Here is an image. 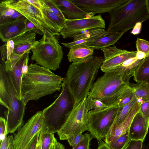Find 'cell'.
I'll list each match as a JSON object with an SVG mask.
<instances>
[{
    "label": "cell",
    "instance_id": "1",
    "mask_svg": "<svg viewBox=\"0 0 149 149\" xmlns=\"http://www.w3.org/2000/svg\"><path fill=\"white\" fill-rule=\"evenodd\" d=\"M63 79L48 68L36 63L30 64L22 79V94L24 104L26 105L29 100H37L59 91Z\"/></svg>",
    "mask_w": 149,
    "mask_h": 149
},
{
    "label": "cell",
    "instance_id": "2",
    "mask_svg": "<svg viewBox=\"0 0 149 149\" xmlns=\"http://www.w3.org/2000/svg\"><path fill=\"white\" fill-rule=\"evenodd\" d=\"M103 60L93 56L69 66L63 80L72 96L74 105L88 96Z\"/></svg>",
    "mask_w": 149,
    "mask_h": 149
},
{
    "label": "cell",
    "instance_id": "3",
    "mask_svg": "<svg viewBox=\"0 0 149 149\" xmlns=\"http://www.w3.org/2000/svg\"><path fill=\"white\" fill-rule=\"evenodd\" d=\"M0 102L8 109L4 112L7 133H14L24 125L26 105L15 89L10 72L1 63Z\"/></svg>",
    "mask_w": 149,
    "mask_h": 149
},
{
    "label": "cell",
    "instance_id": "4",
    "mask_svg": "<svg viewBox=\"0 0 149 149\" xmlns=\"http://www.w3.org/2000/svg\"><path fill=\"white\" fill-rule=\"evenodd\" d=\"M107 31L109 33L124 34L138 22L149 19L146 0H129L110 13Z\"/></svg>",
    "mask_w": 149,
    "mask_h": 149
},
{
    "label": "cell",
    "instance_id": "5",
    "mask_svg": "<svg viewBox=\"0 0 149 149\" xmlns=\"http://www.w3.org/2000/svg\"><path fill=\"white\" fill-rule=\"evenodd\" d=\"M129 86L116 70L105 72L98 78L88 96L109 106L117 103Z\"/></svg>",
    "mask_w": 149,
    "mask_h": 149
},
{
    "label": "cell",
    "instance_id": "6",
    "mask_svg": "<svg viewBox=\"0 0 149 149\" xmlns=\"http://www.w3.org/2000/svg\"><path fill=\"white\" fill-rule=\"evenodd\" d=\"M62 88L61 92L56 100L42 111L45 124L42 132L57 133L65 123L68 115L73 107V98L63 80Z\"/></svg>",
    "mask_w": 149,
    "mask_h": 149
},
{
    "label": "cell",
    "instance_id": "7",
    "mask_svg": "<svg viewBox=\"0 0 149 149\" xmlns=\"http://www.w3.org/2000/svg\"><path fill=\"white\" fill-rule=\"evenodd\" d=\"M59 34L53 32H46L31 49V59L36 64L52 70L60 68L63 52L57 36Z\"/></svg>",
    "mask_w": 149,
    "mask_h": 149
},
{
    "label": "cell",
    "instance_id": "8",
    "mask_svg": "<svg viewBox=\"0 0 149 149\" xmlns=\"http://www.w3.org/2000/svg\"><path fill=\"white\" fill-rule=\"evenodd\" d=\"M91 110L90 97L88 96L74 105L66 121L57 132L60 140H67L71 136L88 131V113Z\"/></svg>",
    "mask_w": 149,
    "mask_h": 149
},
{
    "label": "cell",
    "instance_id": "9",
    "mask_svg": "<svg viewBox=\"0 0 149 149\" xmlns=\"http://www.w3.org/2000/svg\"><path fill=\"white\" fill-rule=\"evenodd\" d=\"M121 107L109 106L99 111L92 110L88 113V131L98 141L105 139L113 124Z\"/></svg>",
    "mask_w": 149,
    "mask_h": 149
},
{
    "label": "cell",
    "instance_id": "10",
    "mask_svg": "<svg viewBox=\"0 0 149 149\" xmlns=\"http://www.w3.org/2000/svg\"><path fill=\"white\" fill-rule=\"evenodd\" d=\"M44 129L42 111H38L14 134L15 149H26L35 135Z\"/></svg>",
    "mask_w": 149,
    "mask_h": 149
},
{
    "label": "cell",
    "instance_id": "11",
    "mask_svg": "<svg viewBox=\"0 0 149 149\" xmlns=\"http://www.w3.org/2000/svg\"><path fill=\"white\" fill-rule=\"evenodd\" d=\"M2 1L7 6L17 11L31 22L43 34L49 31L53 32L49 28L41 11L26 0Z\"/></svg>",
    "mask_w": 149,
    "mask_h": 149
},
{
    "label": "cell",
    "instance_id": "12",
    "mask_svg": "<svg viewBox=\"0 0 149 149\" xmlns=\"http://www.w3.org/2000/svg\"><path fill=\"white\" fill-rule=\"evenodd\" d=\"M30 51L23 55L14 53L8 60L1 59L0 63L5 68L9 71L13 79L15 89L21 99H22L21 84L23 75L26 74L28 69V62Z\"/></svg>",
    "mask_w": 149,
    "mask_h": 149
},
{
    "label": "cell",
    "instance_id": "13",
    "mask_svg": "<svg viewBox=\"0 0 149 149\" xmlns=\"http://www.w3.org/2000/svg\"><path fill=\"white\" fill-rule=\"evenodd\" d=\"M105 22L100 14L76 20L66 19L59 34L63 38H72L80 31L89 29H104Z\"/></svg>",
    "mask_w": 149,
    "mask_h": 149
},
{
    "label": "cell",
    "instance_id": "14",
    "mask_svg": "<svg viewBox=\"0 0 149 149\" xmlns=\"http://www.w3.org/2000/svg\"><path fill=\"white\" fill-rule=\"evenodd\" d=\"M104 55L101 70L106 72L116 70L128 59L136 56L137 51H128L117 48L116 46L101 49Z\"/></svg>",
    "mask_w": 149,
    "mask_h": 149
},
{
    "label": "cell",
    "instance_id": "15",
    "mask_svg": "<svg viewBox=\"0 0 149 149\" xmlns=\"http://www.w3.org/2000/svg\"><path fill=\"white\" fill-rule=\"evenodd\" d=\"M84 11L93 14L110 13L129 0H71Z\"/></svg>",
    "mask_w": 149,
    "mask_h": 149
},
{
    "label": "cell",
    "instance_id": "16",
    "mask_svg": "<svg viewBox=\"0 0 149 149\" xmlns=\"http://www.w3.org/2000/svg\"><path fill=\"white\" fill-rule=\"evenodd\" d=\"M27 19L24 16L14 21L0 24V38L6 42L23 33L25 30Z\"/></svg>",
    "mask_w": 149,
    "mask_h": 149
},
{
    "label": "cell",
    "instance_id": "17",
    "mask_svg": "<svg viewBox=\"0 0 149 149\" xmlns=\"http://www.w3.org/2000/svg\"><path fill=\"white\" fill-rule=\"evenodd\" d=\"M149 128V119L146 118L139 111L134 116L129 129L131 140L144 141Z\"/></svg>",
    "mask_w": 149,
    "mask_h": 149
},
{
    "label": "cell",
    "instance_id": "18",
    "mask_svg": "<svg viewBox=\"0 0 149 149\" xmlns=\"http://www.w3.org/2000/svg\"><path fill=\"white\" fill-rule=\"evenodd\" d=\"M36 32L30 31L18 35L12 39L14 43V53L23 55L38 43L36 40Z\"/></svg>",
    "mask_w": 149,
    "mask_h": 149
},
{
    "label": "cell",
    "instance_id": "19",
    "mask_svg": "<svg viewBox=\"0 0 149 149\" xmlns=\"http://www.w3.org/2000/svg\"><path fill=\"white\" fill-rule=\"evenodd\" d=\"M65 18L76 20L90 17L94 15L87 13L75 5L71 0H55Z\"/></svg>",
    "mask_w": 149,
    "mask_h": 149
},
{
    "label": "cell",
    "instance_id": "20",
    "mask_svg": "<svg viewBox=\"0 0 149 149\" xmlns=\"http://www.w3.org/2000/svg\"><path fill=\"white\" fill-rule=\"evenodd\" d=\"M140 109V103L137 101L131 109L128 115L119 125L104 139L105 142L107 144L115 141L119 136L127 131L135 115Z\"/></svg>",
    "mask_w": 149,
    "mask_h": 149
},
{
    "label": "cell",
    "instance_id": "21",
    "mask_svg": "<svg viewBox=\"0 0 149 149\" xmlns=\"http://www.w3.org/2000/svg\"><path fill=\"white\" fill-rule=\"evenodd\" d=\"M94 50L85 45L72 47L67 55L68 61L74 63L88 58L93 56Z\"/></svg>",
    "mask_w": 149,
    "mask_h": 149
},
{
    "label": "cell",
    "instance_id": "22",
    "mask_svg": "<svg viewBox=\"0 0 149 149\" xmlns=\"http://www.w3.org/2000/svg\"><path fill=\"white\" fill-rule=\"evenodd\" d=\"M142 60L138 59L136 56L131 58L124 62L116 70L123 80L129 84L130 77L133 76Z\"/></svg>",
    "mask_w": 149,
    "mask_h": 149
},
{
    "label": "cell",
    "instance_id": "23",
    "mask_svg": "<svg viewBox=\"0 0 149 149\" xmlns=\"http://www.w3.org/2000/svg\"><path fill=\"white\" fill-rule=\"evenodd\" d=\"M123 34L118 33H109L85 45L94 49H101L103 48L110 47L112 45H114Z\"/></svg>",
    "mask_w": 149,
    "mask_h": 149
},
{
    "label": "cell",
    "instance_id": "24",
    "mask_svg": "<svg viewBox=\"0 0 149 149\" xmlns=\"http://www.w3.org/2000/svg\"><path fill=\"white\" fill-rule=\"evenodd\" d=\"M132 76L137 83L148 81L149 79V55L141 61Z\"/></svg>",
    "mask_w": 149,
    "mask_h": 149
},
{
    "label": "cell",
    "instance_id": "25",
    "mask_svg": "<svg viewBox=\"0 0 149 149\" xmlns=\"http://www.w3.org/2000/svg\"><path fill=\"white\" fill-rule=\"evenodd\" d=\"M137 101L140 103L149 101V84L147 82L129 83Z\"/></svg>",
    "mask_w": 149,
    "mask_h": 149
},
{
    "label": "cell",
    "instance_id": "26",
    "mask_svg": "<svg viewBox=\"0 0 149 149\" xmlns=\"http://www.w3.org/2000/svg\"><path fill=\"white\" fill-rule=\"evenodd\" d=\"M136 101L137 99L135 98L123 107H121L115 120L107 135L111 134L123 121L128 115L131 109Z\"/></svg>",
    "mask_w": 149,
    "mask_h": 149
},
{
    "label": "cell",
    "instance_id": "27",
    "mask_svg": "<svg viewBox=\"0 0 149 149\" xmlns=\"http://www.w3.org/2000/svg\"><path fill=\"white\" fill-rule=\"evenodd\" d=\"M109 33L104 29H101L99 32L91 36L82 39L68 42L61 43L65 47L70 48L71 47L79 45H84L100 37L106 36Z\"/></svg>",
    "mask_w": 149,
    "mask_h": 149
},
{
    "label": "cell",
    "instance_id": "28",
    "mask_svg": "<svg viewBox=\"0 0 149 149\" xmlns=\"http://www.w3.org/2000/svg\"><path fill=\"white\" fill-rule=\"evenodd\" d=\"M131 139L129 134V130L119 136L115 141L108 144L111 149H125Z\"/></svg>",
    "mask_w": 149,
    "mask_h": 149
},
{
    "label": "cell",
    "instance_id": "29",
    "mask_svg": "<svg viewBox=\"0 0 149 149\" xmlns=\"http://www.w3.org/2000/svg\"><path fill=\"white\" fill-rule=\"evenodd\" d=\"M41 5L50 12L66 19L55 0H39Z\"/></svg>",
    "mask_w": 149,
    "mask_h": 149
},
{
    "label": "cell",
    "instance_id": "30",
    "mask_svg": "<svg viewBox=\"0 0 149 149\" xmlns=\"http://www.w3.org/2000/svg\"><path fill=\"white\" fill-rule=\"evenodd\" d=\"M39 138L40 141L41 149H49L56 138L54 133L42 131H40Z\"/></svg>",
    "mask_w": 149,
    "mask_h": 149
},
{
    "label": "cell",
    "instance_id": "31",
    "mask_svg": "<svg viewBox=\"0 0 149 149\" xmlns=\"http://www.w3.org/2000/svg\"><path fill=\"white\" fill-rule=\"evenodd\" d=\"M135 98L133 91L130 86L117 103L113 105L117 107H123Z\"/></svg>",
    "mask_w": 149,
    "mask_h": 149
},
{
    "label": "cell",
    "instance_id": "32",
    "mask_svg": "<svg viewBox=\"0 0 149 149\" xmlns=\"http://www.w3.org/2000/svg\"><path fill=\"white\" fill-rule=\"evenodd\" d=\"M15 11L7 6L2 1L0 3V23L10 17Z\"/></svg>",
    "mask_w": 149,
    "mask_h": 149
},
{
    "label": "cell",
    "instance_id": "33",
    "mask_svg": "<svg viewBox=\"0 0 149 149\" xmlns=\"http://www.w3.org/2000/svg\"><path fill=\"white\" fill-rule=\"evenodd\" d=\"M137 51L143 52L149 55V42L145 40L137 38L136 42Z\"/></svg>",
    "mask_w": 149,
    "mask_h": 149
},
{
    "label": "cell",
    "instance_id": "34",
    "mask_svg": "<svg viewBox=\"0 0 149 149\" xmlns=\"http://www.w3.org/2000/svg\"><path fill=\"white\" fill-rule=\"evenodd\" d=\"M92 137L89 134L86 133L81 141L73 149H89L90 142Z\"/></svg>",
    "mask_w": 149,
    "mask_h": 149
},
{
    "label": "cell",
    "instance_id": "35",
    "mask_svg": "<svg viewBox=\"0 0 149 149\" xmlns=\"http://www.w3.org/2000/svg\"><path fill=\"white\" fill-rule=\"evenodd\" d=\"M91 110L94 111H102L107 109L109 107L100 100L91 97Z\"/></svg>",
    "mask_w": 149,
    "mask_h": 149
},
{
    "label": "cell",
    "instance_id": "36",
    "mask_svg": "<svg viewBox=\"0 0 149 149\" xmlns=\"http://www.w3.org/2000/svg\"><path fill=\"white\" fill-rule=\"evenodd\" d=\"M84 134L82 133L77 134L69 137L67 140L70 145L72 148L75 146L82 139Z\"/></svg>",
    "mask_w": 149,
    "mask_h": 149
},
{
    "label": "cell",
    "instance_id": "37",
    "mask_svg": "<svg viewBox=\"0 0 149 149\" xmlns=\"http://www.w3.org/2000/svg\"><path fill=\"white\" fill-rule=\"evenodd\" d=\"M7 134L6 129V119L3 117H1L0 118V142L7 136Z\"/></svg>",
    "mask_w": 149,
    "mask_h": 149
},
{
    "label": "cell",
    "instance_id": "38",
    "mask_svg": "<svg viewBox=\"0 0 149 149\" xmlns=\"http://www.w3.org/2000/svg\"><path fill=\"white\" fill-rule=\"evenodd\" d=\"M139 111L146 118L149 119V101L140 103Z\"/></svg>",
    "mask_w": 149,
    "mask_h": 149
},
{
    "label": "cell",
    "instance_id": "39",
    "mask_svg": "<svg viewBox=\"0 0 149 149\" xmlns=\"http://www.w3.org/2000/svg\"><path fill=\"white\" fill-rule=\"evenodd\" d=\"M143 142L141 140H131L125 149H141Z\"/></svg>",
    "mask_w": 149,
    "mask_h": 149
},
{
    "label": "cell",
    "instance_id": "40",
    "mask_svg": "<svg viewBox=\"0 0 149 149\" xmlns=\"http://www.w3.org/2000/svg\"><path fill=\"white\" fill-rule=\"evenodd\" d=\"M32 31L37 32V33L41 35H43V33L39 29H38L31 22L27 20L26 24V28L23 33Z\"/></svg>",
    "mask_w": 149,
    "mask_h": 149
},
{
    "label": "cell",
    "instance_id": "41",
    "mask_svg": "<svg viewBox=\"0 0 149 149\" xmlns=\"http://www.w3.org/2000/svg\"><path fill=\"white\" fill-rule=\"evenodd\" d=\"M23 17V16L21 14L15 10L14 13L10 17L0 23V24L12 22Z\"/></svg>",
    "mask_w": 149,
    "mask_h": 149
},
{
    "label": "cell",
    "instance_id": "42",
    "mask_svg": "<svg viewBox=\"0 0 149 149\" xmlns=\"http://www.w3.org/2000/svg\"><path fill=\"white\" fill-rule=\"evenodd\" d=\"M40 132H39L35 135L26 149H35Z\"/></svg>",
    "mask_w": 149,
    "mask_h": 149
},
{
    "label": "cell",
    "instance_id": "43",
    "mask_svg": "<svg viewBox=\"0 0 149 149\" xmlns=\"http://www.w3.org/2000/svg\"><path fill=\"white\" fill-rule=\"evenodd\" d=\"M142 25V22H138L136 23L133 27L131 33L134 35L139 34L141 32Z\"/></svg>",
    "mask_w": 149,
    "mask_h": 149
},
{
    "label": "cell",
    "instance_id": "44",
    "mask_svg": "<svg viewBox=\"0 0 149 149\" xmlns=\"http://www.w3.org/2000/svg\"><path fill=\"white\" fill-rule=\"evenodd\" d=\"M10 136L6 137L0 143V149H7L10 143Z\"/></svg>",
    "mask_w": 149,
    "mask_h": 149
},
{
    "label": "cell",
    "instance_id": "45",
    "mask_svg": "<svg viewBox=\"0 0 149 149\" xmlns=\"http://www.w3.org/2000/svg\"><path fill=\"white\" fill-rule=\"evenodd\" d=\"M100 141L98 148L97 149H111L105 142L101 141Z\"/></svg>",
    "mask_w": 149,
    "mask_h": 149
},
{
    "label": "cell",
    "instance_id": "46",
    "mask_svg": "<svg viewBox=\"0 0 149 149\" xmlns=\"http://www.w3.org/2000/svg\"><path fill=\"white\" fill-rule=\"evenodd\" d=\"M148 55H147L143 52L137 51L136 57L138 59L142 60Z\"/></svg>",
    "mask_w": 149,
    "mask_h": 149
},
{
    "label": "cell",
    "instance_id": "47",
    "mask_svg": "<svg viewBox=\"0 0 149 149\" xmlns=\"http://www.w3.org/2000/svg\"><path fill=\"white\" fill-rule=\"evenodd\" d=\"M7 149H15L14 137L12 135L10 136V143Z\"/></svg>",
    "mask_w": 149,
    "mask_h": 149
},
{
    "label": "cell",
    "instance_id": "48",
    "mask_svg": "<svg viewBox=\"0 0 149 149\" xmlns=\"http://www.w3.org/2000/svg\"><path fill=\"white\" fill-rule=\"evenodd\" d=\"M55 149H65L64 146L62 143L58 142L57 141L56 142Z\"/></svg>",
    "mask_w": 149,
    "mask_h": 149
},
{
    "label": "cell",
    "instance_id": "49",
    "mask_svg": "<svg viewBox=\"0 0 149 149\" xmlns=\"http://www.w3.org/2000/svg\"><path fill=\"white\" fill-rule=\"evenodd\" d=\"M35 149H41L40 141L39 138L38 140Z\"/></svg>",
    "mask_w": 149,
    "mask_h": 149
},
{
    "label": "cell",
    "instance_id": "50",
    "mask_svg": "<svg viewBox=\"0 0 149 149\" xmlns=\"http://www.w3.org/2000/svg\"><path fill=\"white\" fill-rule=\"evenodd\" d=\"M57 141L56 139L55 138L53 143L52 144L49 149H55V146L56 142Z\"/></svg>",
    "mask_w": 149,
    "mask_h": 149
},
{
    "label": "cell",
    "instance_id": "51",
    "mask_svg": "<svg viewBox=\"0 0 149 149\" xmlns=\"http://www.w3.org/2000/svg\"><path fill=\"white\" fill-rule=\"evenodd\" d=\"M146 3L147 10L149 15V0H146Z\"/></svg>",
    "mask_w": 149,
    "mask_h": 149
},
{
    "label": "cell",
    "instance_id": "52",
    "mask_svg": "<svg viewBox=\"0 0 149 149\" xmlns=\"http://www.w3.org/2000/svg\"><path fill=\"white\" fill-rule=\"evenodd\" d=\"M147 82L149 84V79Z\"/></svg>",
    "mask_w": 149,
    "mask_h": 149
},
{
    "label": "cell",
    "instance_id": "53",
    "mask_svg": "<svg viewBox=\"0 0 149 149\" xmlns=\"http://www.w3.org/2000/svg\"></svg>",
    "mask_w": 149,
    "mask_h": 149
},
{
    "label": "cell",
    "instance_id": "54",
    "mask_svg": "<svg viewBox=\"0 0 149 149\" xmlns=\"http://www.w3.org/2000/svg\"></svg>",
    "mask_w": 149,
    "mask_h": 149
}]
</instances>
